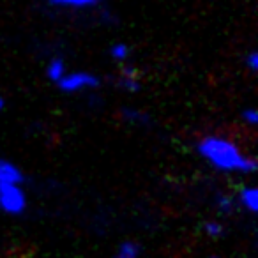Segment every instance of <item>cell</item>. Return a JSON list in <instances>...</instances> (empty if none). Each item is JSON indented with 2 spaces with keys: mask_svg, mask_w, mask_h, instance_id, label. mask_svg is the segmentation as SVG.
Wrapping results in <instances>:
<instances>
[{
  "mask_svg": "<svg viewBox=\"0 0 258 258\" xmlns=\"http://www.w3.org/2000/svg\"><path fill=\"white\" fill-rule=\"evenodd\" d=\"M197 151L212 168L219 172L251 173L256 170V161L244 154L237 147V144L225 137H218V135L204 137L198 142Z\"/></svg>",
  "mask_w": 258,
  "mask_h": 258,
  "instance_id": "6da1fadb",
  "label": "cell"
},
{
  "mask_svg": "<svg viewBox=\"0 0 258 258\" xmlns=\"http://www.w3.org/2000/svg\"><path fill=\"white\" fill-rule=\"evenodd\" d=\"M0 209L8 214H22L27 209V195L22 184H0Z\"/></svg>",
  "mask_w": 258,
  "mask_h": 258,
  "instance_id": "7a4b0ae2",
  "label": "cell"
},
{
  "mask_svg": "<svg viewBox=\"0 0 258 258\" xmlns=\"http://www.w3.org/2000/svg\"><path fill=\"white\" fill-rule=\"evenodd\" d=\"M57 85L62 92L73 94V92H82V90L87 89H97L101 85V80L94 73L73 71V73H66Z\"/></svg>",
  "mask_w": 258,
  "mask_h": 258,
  "instance_id": "3957f363",
  "label": "cell"
},
{
  "mask_svg": "<svg viewBox=\"0 0 258 258\" xmlns=\"http://www.w3.org/2000/svg\"><path fill=\"white\" fill-rule=\"evenodd\" d=\"M22 170L8 159H0V184H23Z\"/></svg>",
  "mask_w": 258,
  "mask_h": 258,
  "instance_id": "277c9868",
  "label": "cell"
},
{
  "mask_svg": "<svg viewBox=\"0 0 258 258\" xmlns=\"http://www.w3.org/2000/svg\"><path fill=\"white\" fill-rule=\"evenodd\" d=\"M117 85L120 89L127 90V92H138L140 90V80L137 76V69L131 68V66H124Z\"/></svg>",
  "mask_w": 258,
  "mask_h": 258,
  "instance_id": "5b68a950",
  "label": "cell"
},
{
  "mask_svg": "<svg viewBox=\"0 0 258 258\" xmlns=\"http://www.w3.org/2000/svg\"><path fill=\"white\" fill-rule=\"evenodd\" d=\"M99 2L101 0H48V4L66 9H89L97 6Z\"/></svg>",
  "mask_w": 258,
  "mask_h": 258,
  "instance_id": "8992f818",
  "label": "cell"
},
{
  "mask_svg": "<svg viewBox=\"0 0 258 258\" xmlns=\"http://www.w3.org/2000/svg\"><path fill=\"white\" fill-rule=\"evenodd\" d=\"M68 73V69H66V62L62 60V58H51L50 62H48L46 66V76L51 80V82L58 83L62 80V76Z\"/></svg>",
  "mask_w": 258,
  "mask_h": 258,
  "instance_id": "52a82bcc",
  "label": "cell"
},
{
  "mask_svg": "<svg viewBox=\"0 0 258 258\" xmlns=\"http://www.w3.org/2000/svg\"><path fill=\"white\" fill-rule=\"evenodd\" d=\"M240 202L249 212L258 211V191L254 187H244L240 191Z\"/></svg>",
  "mask_w": 258,
  "mask_h": 258,
  "instance_id": "ba28073f",
  "label": "cell"
},
{
  "mask_svg": "<svg viewBox=\"0 0 258 258\" xmlns=\"http://www.w3.org/2000/svg\"><path fill=\"white\" fill-rule=\"evenodd\" d=\"M122 117H124L125 122H129V124L133 125H149L151 124V118H149L147 113H144V111H138V110H129V108H125L124 113H122Z\"/></svg>",
  "mask_w": 258,
  "mask_h": 258,
  "instance_id": "9c48e42d",
  "label": "cell"
},
{
  "mask_svg": "<svg viewBox=\"0 0 258 258\" xmlns=\"http://www.w3.org/2000/svg\"><path fill=\"white\" fill-rule=\"evenodd\" d=\"M140 253H142L140 244L127 240V242H122L120 244V247H118L115 258H140Z\"/></svg>",
  "mask_w": 258,
  "mask_h": 258,
  "instance_id": "30bf717a",
  "label": "cell"
},
{
  "mask_svg": "<svg viewBox=\"0 0 258 258\" xmlns=\"http://www.w3.org/2000/svg\"><path fill=\"white\" fill-rule=\"evenodd\" d=\"M129 53H131V48L125 43H115L110 48V57L117 62H125L129 58Z\"/></svg>",
  "mask_w": 258,
  "mask_h": 258,
  "instance_id": "8fae6325",
  "label": "cell"
},
{
  "mask_svg": "<svg viewBox=\"0 0 258 258\" xmlns=\"http://www.w3.org/2000/svg\"><path fill=\"white\" fill-rule=\"evenodd\" d=\"M204 232L212 239H218V237L223 235V225L218 221H207L204 225Z\"/></svg>",
  "mask_w": 258,
  "mask_h": 258,
  "instance_id": "7c38bea8",
  "label": "cell"
},
{
  "mask_svg": "<svg viewBox=\"0 0 258 258\" xmlns=\"http://www.w3.org/2000/svg\"><path fill=\"white\" fill-rule=\"evenodd\" d=\"M218 209H219V212H223V214H228V212H232L233 211V198H230V197H219Z\"/></svg>",
  "mask_w": 258,
  "mask_h": 258,
  "instance_id": "4fadbf2b",
  "label": "cell"
},
{
  "mask_svg": "<svg viewBox=\"0 0 258 258\" xmlns=\"http://www.w3.org/2000/svg\"><path fill=\"white\" fill-rule=\"evenodd\" d=\"M242 120L246 122L247 125H256L258 124V113L254 108H246L242 111Z\"/></svg>",
  "mask_w": 258,
  "mask_h": 258,
  "instance_id": "5bb4252c",
  "label": "cell"
},
{
  "mask_svg": "<svg viewBox=\"0 0 258 258\" xmlns=\"http://www.w3.org/2000/svg\"><path fill=\"white\" fill-rule=\"evenodd\" d=\"M246 64H247V68H249V71H253V73L258 71V53L254 50L249 51V55H247V58H246Z\"/></svg>",
  "mask_w": 258,
  "mask_h": 258,
  "instance_id": "9a60e30c",
  "label": "cell"
},
{
  "mask_svg": "<svg viewBox=\"0 0 258 258\" xmlns=\"http://www.w3.org/2000/svg\"><path fill=\"white\" fill-rule=\"evenodd\" d=\"M4 106H6V101H4V97L0 96V111L4 110Z\"/></svg>",
  "mask_w": 258,
  "mask_h": 258,
  "instance_id": "2e32d148",
  "label": "cell"
},
{
  "mask_svg": "<svg viewBox=\"0 0 258 258\" xmlns=\"http://www.w3.org/2000/svg\"><path fill=\"white\" fill-rule=\"evenodd\" d=\"M211 258H221V256H216V254H212V256Z\"/></svg>",
  "mask_w": 258,
  "mask_h": 258,
  "instance_id": "e0dca14e",
  "label": "cell"
}]
</instances>
